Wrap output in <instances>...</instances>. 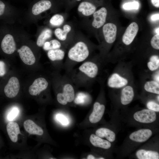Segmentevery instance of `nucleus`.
Here are the masks:
<instances>
[{
    "mask_svg": "<svg viewBox=\"0 0 159 159\" xmlns=\"http://www.w3.org/2000/svg\"><path fill=\"white\" fill-rule=\"evenodd\" d=\"M159 27L158 28H157L156 30V31H155V32H156V33H157V34H159Z\"/></svg>",
    "mask_w": 159,
    "mask_h": 159,
    "instance_id": "obj_42",
    "label": "nucleus"
},
{
    "mask_svg": "<svg viewBox=\"0 0 159 159\" xmlns=\"http://www.w3.org/2000/svg\"><path fill=\"white\" fill-rule=\"evenodd\" d=\"M147 74H150L159 70V56L156 54L151 55L146 62ZM145 72V73H146Z\"/></svg>",
    "mask_w": 159,
    "mask_h": 159,
    "instance_id": "obj_23",
    "label": "nucleus"
},
{
    "mask_svg": "<svg viewBox=\"0 0 159 159\" xmlns=\"http://www.w3.org/2000/svg\"><path fill=\"white\" fill-rule=\"evenodd\" d=\"M65 21L63 15L56 14L53 15L50 19L49 24L53 27H58L62 25Z\"/></svg>",
    "mask_w": 159,
    "mask_h": 159,
    "instance_id": "obj_29",
    "label": "nucleus"
},
{
    "mask_svg": "<svg viewBox=\"0 0 159 159\" xmlns=\"http://www.w3.org/2000/svg\"><path fill=\"white\" fill-rule=\"evenodd\" d=\"M62 43L61 41L58 39H54L46 42L42 47L44 50L48 51L62 48Z\"/></svg>",
    "mask_w": 159,
    "mask_h": 159,
    "instance_id": "obj_28",
    "label": "nucleus"
},
{
    "mask_svg": "<svg viewBox=\"0 0 159 159\" xmlns=\"http://www.w3.org/2000/svg\"><path fill=\"white\" fill-rule=\"evenodd\" d=\"M89 140L91 144L96 147L107 149L110 148L111 146L109 141L102 139L94 134L91 135Z\"/></svg>",
    "mask_w": 159,
    "mask_h": 159,
    "instance_id": "obj_22",
    "label": "nucleus"
},
{
    "mask_svg": "<svg viewBox=\"0 0 159 159\" xmlns=\"http://www.w3.org/2000/svg\"><path fill=\"white\" fill-rule=\"evenodd\" d=\"M102 26V32L105 42L107 44H112L116 38V26L114 24L108 23L105 24Z\"/></svg>",
    "mask_w": 159,
    "mask_h": 159,
    "instance_id": "obj_13",
    "label": "nucleus"
},
{
    "mask_svg": "<svg viewBox=\"0 0 159 159\" xmlns=\"http://www.w3.org/2000/svg\"><path fill=\"white\" fill-rule=\"evenodd\" d=\"M136 155L139 159H158L159 154L155 151L140 149L136 152Z\"/></svg>",
    "mask_w": 159,
    "mask_h": 159,
    "instance_id": "obj_27",
    "label": "nucleus"
},
{
    "mask_svg": "<svg viewBox=\"0 0 159 159\" xmlns=\"http://www.w3.org/2000/svg\"><path fill=\"white\" fill-rule=\"evenodd\" d=\"M123 8L126 10L137 9L139 7V4L137 1H134L125 4Z\"/></svg>",
    "mask_w": 159,
    "mask_h": 159,
    "instance_id": "obj_33",
    "label": "nucleus"
},
{
    "mask_svg": "<svg viewBox=\"0 0 159 159\" xmlns=\"http://www.w3.org/2000/svg\"><path fill=\"white\" fill-rule=\"evenodd\" d=\"M148 109L154 112H159V105L153 100H149L146 103Z\"/></svg>",
    "mask_w": 159,
    "mask_h": 159,
    "instance_id": "obj_31",
    "label": "nucleus"
},
{
    "mask_svg": "<svg viewBox=\"0 0 159 159\" xmlns=\"http://www.w3.org/2000/svg\"><path fill=\"white\" fill-rule=\"evenodd\" d=\"M132 62H119L107 80V85L111 89L120 90L134 82Z\"/></svg>",
    "mask_w": 159,
    "mask_h": 159,
    "instance_id": "obj_3",
    "label": "nucleus"
},
{
    "mask_svg": "<svg viewBox=\"0 0 159 159\" xmlns=\"http://www.w3.org/2000/svg\"><path fill=\"white\" fill-rule=\"evenodd\" d=\"M4 64L3 62L0 61V76H3L5 74Z\"/></svg>",
    "mask_w": 159,
    "mask_h": 159,
    "instance_id": "obj_37",
    "label": "nucleus"
},
{
    "mask_svg": "<svg viewBox=\"0 0 159 159\" xmlns=\"http://www.w3.org/2000/svg\"><path fill=\"white\" fill-rule=\"evenodd\" d=\"M18 51L21 59L26 64L32 65L35 62L36 58L34 54L28 46H22Z\"/></svg>",
    "mask_w": 159,
    "mask_h": 159,
    "instance_id": "obj_15",
    "label": "nucleus"
},
{
    "mask_svg": "<svg viewBox=\"0 0 159 159\" xmlns=\"http://www.w3.org/2000/svg\"><path fill=\"white\" fill-rule=\"evenodd\" d=\"M53 3L51 0H40L35 3L28 13L29 17L37 18L42 13L51 9Z\"/></svg>",
    "mask_w": 159,
    "mask_h": 159,
    "instance_id": "obj_5",
    "label": "nucleus"
},
{
    "mask_svg": "<svg viewBox=\"0 0 159 159\" xmlns=\"http://www.w3.org/2000/svg\"><path fill=\"white\" fill-rule=\"evenodd\" d=\"M57 120L63 125H67L68 124L67 118L64 115L58 114L56 116Z\"/></svg>",
    "mask_w": 159,
    "mask_h": 159,
    "instance_id": "obj_35",
    "label": "nucleus"
},
{
    "mask_svg": "<svg viewBox=\"0 0 159 159\" xmlns=\"http://www.w3.org/2000/svg\"><path fill=\"white\" fill-rule=\"evenodd\" d=\"M4 8H5V4L2 1L0 0V10Z\"/></svg>",
    "mask_w": 159,
    "mask_h": 159,
    "instance_id": "obj_40",
    "label": "nucleus"
},
{
    "mask_svg": "<svg viewBox=\"0 0 159 159\" xmlns=\"http://www.w3.org/2000/svg\"><path fill=\"white\" fill-rule=\"evenodd\" d=\"M20 89V84L18 79L16 77L10 78L4 89V92L8 97L12 98L18 94Z\"/></svg>",
    "mask_w": 159,
    "mask_h": 159,
    "instance_id": "obj_10",
    "label": "nucleus"
},
{
    "mask_svg": "<svg viewBox=\"0 0 159 159\" xmlns=\"http://www.w3.org/2000/svg\"><path fill=\"white\" fill-rule=\"evenodd\" d=\"M150 44L154 49H159V34H157L152 38L150 41Z\"/></svg>",
    "mask_w": 159,
    "mask_h": 159,
    "instance_id": "obj_32",
    "label": "nucleus"
},
{
    "mask_svg": "<svg viewBox=\"0 0 159 159\" xmlns=\"http://www.w3.org/2000/svg\"><path fill=\"white\" fill-rule=\"evenodd\" d=\"M65 54V51L63 48L49 50L47 53L48 58L52 61H63Z\"/></svg>",
    "mask_w": 159,
    "mask_h": 159,
    "instance_id": "obj_25",
    "label": "nucleus"
},
{
    "mask_svg": "<svg viewBox=\"0 0 159 159\" xmlns=\"http://www.w3.org/2000/svg\"><path fill=\"white\" fill-rule=\"evenodd\" d=\"M147 74L149 75V78L159 82V70Z\"/></svg>",
    "mask_w": 159,
    "mask_h": 159,
    "instance_id": "obj_36",
    "label": "nucleus"
},
{
    "mask_svg": "<svg viewBox=\"0 0 159 159\" xmlns=\"http://www.w3.org/2000/svg\"><path fill=\"white\" fill-rule=\"evenodd\" d=\"M133 117L138 122L149 123L155 120L156 115L154 111L148 109H144L135 112L134 114Z\"/></svg>",
    "mask_w": 159,
    "mask_h": 159,
    "instance_id": "obj_7",
    "label": "nucleus"
},
{
    "mask_svg": "<svg viewBox=\"0 0 159 159\" xmlns=\"http://www.w3.org/2000/svg\"><path fill=\"white\" fill-rule=\"evenodd\" d=\"M105 108L104 105L98 102H95L93 105L92 111L89 117L90 122L95 123L99 122L103 116Z\"/></svg>",
    "mask_w": 159,
    "mask_h": 159,
    "instance_id": "obj_16",
    "label": "nucleus"
},
{
    "mask_svg": "<svg viewBox=\"0 0 159 159\" xmlns=\"http://www.w3.org/2000/svg\"><path fill=\"white\" fill-rule=\"evenodd\" d=\"M82 0H59L60 4L64 5L66 8L70 9L76 4L79 3Z\"/></svg>",
    "mask_w": 159,
    "mask_h": 159,
    "instance_id": "obj_30",
    "label": "nucleus"
},
{
    "mask_svg": "<svg viewBox=\"0 0 159 159\" xmlns=\"http://www.w3.org/2000/svg\"><path fill=\"white\" fill-rule=\"evenodd\" d=\"M159 14H155L153 15L151 17V19L153 20H159Z\"/></svg>",
    "mask_w": 159,
    "mask_h": 159,
    "instance_id": "obj_39",
    "label": "nucleus"
},
{
    "mask_svg": "<svg viewBox=\"0 0 159 159\" xmlns=\"http://www.w3.org/2000/svg\"><path fill=\"white\" fill-rule=\"evenodd\" d=\"M95 134L101 138H105L110 142H113L115 139V133L110 130L106 128L98 129L96 131Z\"/></svg>",
    "mask_w": 159,
    "mask_h": 159,
    "instance_id": "obj_26",
    "label": "nucleus"
},
{
    "mask_svg": "<svg viewBox=\"0 0 159 159\" xmlns=\"http://www.w3.org/2000/svg\"><path fill=\"white\" fill-rule=\"evenodd\" d=\"M96 9V6L93 0H82L79 3L77 10L82 16L87 17L92 15Z\"/></svg>",
    "mask_w": 159,
    "mask_h": 159,
    "instance_id": "obj_9",
    "label": "nucleus"
},
{
    "mask_svg": "<svg viewBox=\"0 0 159 159\" xmlns=\"http://www.w3.org/2000/svg\"><path fill=\"white\" fill-rule=\"evenodd\" d=\"M106 63L102 59L98 60L90 58L67 73L68 76L77 86L87 87L97 79Z\"/></svg>",
    "mask_w": 159,
    "mask_h": 159,
    "instance_id": "obj_1",
    "label": "nucleus"
},
{
    "mask_svg": "<svg viewBox=\"0 0 159 159\" xmlns=\"http://www.w3.org/2000/svg\"><path fill=\"white\" fill-rule=\"evenodd\" d=\"M142 87L146 92L157 95H159V82L149 78L143 83Z\"/></svg>",
    "mask_w": 159,
    "mask_h": 159,
    "instance_id": "obj_21",
    "label": "nucleus"
},
{
    "mask_svg": "<svg viewBox=\"0 0 159 159\" xmlns=\"http://www.w3.org/2000/svg\"><path fill=\"white\" fill-rule=\"evenodd\" d=\"M90 47L87 40L79 39L74 42L69 46L66 59L63 64L67 73L76 64L90 58Z\"/></svg>",
    "mask_w": 159,
    "mask_h": 159,
    "instance_id": "obj_2",
    "label": "nucleus"
},
{
    "mask_svg": "<svg viewBox=\"0 0 159 159\" xmlns=\"http://www.w3.org/2000/svg\"><path fill=\"white\" fill-rule=\"evenodd\" d=\"M14 34L11 33L6 34L3 37L1 42V47L3 51L7 54H11L15 52L16 45Z\"/></svg>",
    "mask_w": 159,
    "mask_h": 159,
    "instance_id": "obj_6",
    "label": "nucleus"
},
{
    "mask_svg": "<svg viewBox=\"0 0 159 159\" xmlns=\"http://www.w3.org/2000/svg\"><path fill=\"white\" fill-rule=\"evenodd\" d=\"M49 83L45 78L40 77L35 79L29 89V94L32 96L38 95L46 90L48 87Z\"/></svg>",
    "mask_w": 159,
    "mask_h": 159,
    "instance_id": "obj_11",
    "label": "nucleus"
},
{
    "mask_svg": "<svg viewBox=\"0 0 159 159\" xmlns=\"http://www.w3.org/2000/svg\"><path fill=\"white\" fill-rule=\"evenodd\" d=\"M107 10L106 8L102 7L93 14V20L91 25L94 28L98 29L102 26L106 20Z\"/></svg>",
    "mask_w": 159,
    "mask_h": 159,
    "instance_id": "obj_12",
    "label": "nucleus"
},
{
    "mask_svg": "<svg viewBox=\"0 0 159 159\" xmlns=\"http://www.w3.org/2000/svg\"><path fill=\"white\" fill-rule=\"evenodd\" d=\"M19 112V110L17 108H13L8 115V120L10 121L13 120L17 116Z\"/></svg>",
    "mask_w": 159,
    "mask_h": 159,
    "instance_id": "obj_34",
    "label": "nucleus"
},
{
    "mask_svg": "<svg viewBox=\"0 0 159 159\" xmlns=\"http://www.w3.org/2000/svg\"><path fill=\"white\" fill-rule=\"evenodd\" d=\"M6 130L9 137L12 141L16 142L18 139V135L20 133L18 124L16 122H10L6 125Z\"/></svg>",
    "mask_w": 159,
    "mask_h": 159,
    "instance_id": "obj_20",
    "label": "nucleus"
},
{
    "mask_svg": "<svg viewBox=\"0 0 159 159\" xmlns=\"http://www.w3.org/2000/svg\"><path fill=\"white\" fill-rule=\"evenodd\" d=\"M153 5L157 8L159 7V0H151Z\"/></svg>",
    "mask_w": 159,
    "mask_h": 159,
    "instance_id": "obj_38",
    "label": "nucleus"
},
{
    "mask_svg": "<svg viewBox=\"0 0 159 159\" xmlns=\"http://www.w3.org/2000/svg\"><path fill=\"white\" fill-rule=\"evenodd\" d=\"M72 30L71 26L69 24H66L63 25L62 28L57 27L54 30V34L58 40L62 42H65Z\"/></svg>",
    "mask_w": 159,
    "mask_h": 159,
    "instance_id": "obj_18",
    "label": "nucleus"
},
{
    "mask_svg": "<svg viewBox=\"0 0 159 159\" xmlns=\"http://www.w3.org/2000/svg\"><path fill=\"white\" fill-rule=\"evenodd\" d=\"M138 30V24L135 22L131 23L127 27L122 36L123 43L126 46L130 45L133 41Z\"/></svg>",
    "mask_w": 159,
    "mask_h": 159,
    "instance_id": "obj_14",
    "label": "nucleus"
},
{
    "mask_svg": "<svg viewBox=\"0 0 159 159\" xmlns=\"http://www.w3.org/2000/svg\"><path fill=\"white\" fill-rule=\"evenodd\" d=\"M88 159H95V157L93 155H88L87 158Z\"/></svg>",
    "mask_w": 159,
    "mask_h": 159,
    "instance_id": "obj_41",
    "label": "nucleus"
},
{
    "mask_svg": "<svg viewBox=\"0 0 159 159\" xmlns=\"http://www.w3.org/2000/svg\"><path fill=\"white\" fill-rule=\"evenodd\" d=\"M152 132L149 129H141L132 132L129 136L131 140L137 142L146 141L152 136Z\"/></svg>",
    "mask_w": 159,
    "mask_h": 159,
    "instance_id": "obj_17",
    "label": "nucleus"
},
{
    "mask_svg": "<svg viewBox=\"0 0 159 159\" xmlns=\"http://www.w3.org/2000/svg\"><path fill=\"white\" fill-rule=\"evenodd\" d=\"M52 31L50 28L46 27L43 29L37 37V45L39 47H42L45 42L52 37Z\"/></svg>",
    "mask_w": 159,
    "mask_h": 159,
    "instance_id": "obj_24",
    "label": "nucleus"
},
{
    "mask_svg": "<svg viewBox=\"0 0 159 159\" xmlns=\"http://www.w3.org/2000/svg\"><path fill=\"white\" fill-rule=\"evenodd\" d=\"M135 87L134 83H133L120 89V101L122 105H127L132 102L135 96Z\"/></svg>",
    "mask_w": 159,
    "mask_h": 159,
    "instance_id": "obj_8",
    "label": "nucleus"
},
{
    "mask_svg": "<svg viewBox=\"0 0 159 159\" xmlns=\"http://www.w3.org/2000/svg\"><path fill=\"white\" fill-rule=\"evenodd\" d=\"M24 126L26 131L30 134L42 135L44 133L43 129L31 120H27L24 123Z\"/></svg>",
    "mask_w": 159,
    "mask_h": 159,
    "instance_id": "obj_19",
    "label": "nucleus"
},
{
    "mask_svg": "<svg viewBox=\"0 0 159 159\" xmlns=\"http://www.w3.org/2000/svg\"><path fill=\"white\" fill-rule=\"evenodd\" d=\"M61 80V91L57 93V99L59 104L65 105L74 100L75 87L68 75L62 76Z\"/></svg>",
    "mask_w": 159,
    "mask_h": 159,
    "instance_id": "obj_4",
    "label": "nucleus"
}]
</instances>
